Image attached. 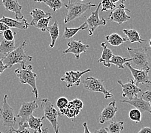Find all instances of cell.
<instances>
[{
	"instance_id": "cell-1",
	"label": "cell",
	"mask_w": 151,
	"mask_h": 133,
	"mask_svg": "<svg viewBox=\"0 0 151 133\" xmlns=\"http://www.w3.org/2000/svg\"><path fill=\"white\" fill-rule=\"evenodd\" d=\"M27 46V42L23 41L19 47L14 50L8 55L3 56L1 58L3 63L8 69L12 67L16 64H21L22 69H25V63L32 62V56L28 55L25 51V48Z\"/></svg>"
},
{
	"instance_id": "cell-2",
	"label": "cell",
	"mask_w": 151,
	"mask_h": 133,
	"mask_svg": "<svg viewBox=\"0 0 151 133\" xmlns=\"http://www.w3.org/2000/svg\"><path fill=\"white\" fill-rule=\"evenodd\" d=\"M64 5L67 9V13L64 20V23L65 24L78 19L87 10L96 6L95 4H93L91 2H80L78 1L74 3H68Z\"/></svg>"
},
{
	"instance_id": "cell-3",
	"label": "cell",
	"mask_w": 151,
	"mask_h": 133,
	"mask_svg": "<svg viewBox=\"0 0 151 133\" xmlns=\"http://www.w3.org/2000/svg\"><path fill=\"white\" fill-rule=\"evenodd\" d=\"M41 107L43 110V117L47 119L52 125L55 133H60L58 117L61 115L59 111L57 110L54 105L48 98H44L41 100Z\"/></svg>"
},
{
	"instance_id": "cell-4",
	"label": "cell",
	"mask_w": 151,
	"mask_h": 133,
	"mask_svg": "<svg viewBox=\"0 0 151 133\" xmlns=\"http://www.w3.org/2000/svg\"><path fill=\"white\" fill-rule=\"evenodd\" d=\"M33 67L32 65H28L25 69H17L14 70L17 78L19 79L21 83L28 84L32 88V93H34L35 99H38L39 93L36 86L37 74L33 71Z\"/></svg>"
},
{
	"instance_id": "cell-5",
	"label": "cell",
	"mask_w": 151,
	"mask_h": 133,
	"mask_svg": "<svg viewBox=\"0 0 151 133\" xmlns=\"http://www.w3.org/2000/svg\"><path fill=\"white\" fill-rule=\"evenodd\" d=\"M84 88L89 92L102 93L104 95V98L108 99L112 98L113 94L111 91H108L104 85V81L100 79L94 77L86 78L83 82Z\"/></svg>"
},
{
	"instance_id": "cell-6",
	"label": "cell",
	"mask_w": 151,
	"mask_h": 133,
	"mask_svg": "<svg viewBox=\"0 0 151 133\" xmlns=\"http://www.w3.org/2000/svg\"><path fill=\"white\" fill-rule=\"evenodd\" d=\"M0 121L5 127H14L16 124V117L14 114V110L7 102V95L3 97L2 106L0 107Z\"/></svg>"
},
{
	"instance_id": "cell-7",
	"label": "cell",
	"mask_w": 151,
	"mask_h": 133,
	"mask_svg": "<svg viewBox=\"0 0 151 133\" xmlns=\"http://www.w3.org/2000/svg\"><path fill=\"white\" fill-rule=\"evenodd\" d=\"M125 65H126V67L130 70L136 85L138 86L139 84H151V81L150 80L149 77V72L150 69L149 66L142 68V69H137L133 67L129 62L125 63Z\"/></svg>"
},
{
	"instance_id": "cell-8",
	"label": "cell",
	"mask_w": 151,
	"mask_h": 133,
	"mask_svg": "<svg viewBox=\"0 0 151 133\" xmlns=\"http://www.w3.org/2000/svg\"><path fill=\"white\" fill-rule=\"evenodd\" d=\"M127 51L132 58V62L139 69H142L149 66V61L147 59L145 49L142 48H127Z\"/></svg>"
},
{
	"instance_id": "cell-9",
	"label": "cell",
	"mask_w": 151,
	"mask_h": 133,
	"mask_svg": "<svg viewBox=\"0 0 151 133\" xmlns=\"http://www.w3.org/2000/svg\"><path fill=\"white\" fill-rule=\"evenodd\" d=\"M89 72H91L90 69H88L83 71H67L60 78V81L66 83V86L68 88L72 87L73 86L78 87L81 84V79L82 75Z\"/></svg>"
},
{
	"instance_id": "cell-10",
	"label": "cell",
	"mask_w": 151,
	"mask_h": 133,
	"mask_svg": "<svg viewBox=\"0 0 151 133\" xmlns=\"http://www.w3.org/2000/svg\"><path fill=\"white\" fill-rule=\"evenodd\" d=\"M126 12H131V10L126 8L123 3H120L109 14L108 19L111 22L122 24L130 20L131 17L128 16Z\"/></svg>"
},
{
	"instance_id": "cell-11",
	"label": "cell",
	"mask_w": 151,
	"mask_h": 133,
	"mask_svg": "<svg viewBox=\"0 0 151 133\" xmlns=\"http://www.w3.org/2000/svg\"><path fill=\"white\" fill-rule=\"evenodd\" d=\"M38 107L39 106L36 100H33V101L28 102H23L21 104L18 114L16 116V117L19 118L21 119L19 124L21 125L27 124L28 118L35 110L38 109Z\"/></svg>"
},
{
	"instance_id": "cell-12",
	"label": "cell",
	"mask_w": 151,
	"mask_h": 133,
	"mask_svg": "<svg viewBox=\"0 0 151 133\" xmlns=\"http://www.w3.org/2000/svg\"><path fill=\"white\" fill-rule=\"evenodd\" d=\"M100 6H101V2L99 3L97 5L96 9L94 12H92L91 15L88 18H87L86 22L88 24V26L89 28V35L91 37L94 31L97 28L100 26H105L107 24L106 19L104 18H102L101 19L99 18V12Z\"/></svg>"
},
{
	"instance_id": "cell-13",
	"label": "cell",
	"mask_w": 151,
	"mask_h": 133,
	"mask_svg": "<svg viewBox=\"0 0 151 133\" xmlns=\"http://www.w3.org/2000/svg\"><path fill=\"white\" fill-rule=\"evenodd\" d=\"M117 83L122 88V97L131 100L135 97H137L138 93L142 92V89L136 85L134 80H129L126 83H123L121 80H118Z\"/></svg>"
},
{
	"instance_id": "cell-14",
	"label": "cell",
	"mask_w": 151,
	"mask_h": 133,
	"mask_svg": "<svg viewBox=\"0 0 151 133\" xmlns=\"http://www.w3.org/2000/svg\"><path fill=\"white\" fill-rule=\"evenodd\" d=\"M67 45L68 48L64 50L63 55H65L68 53L73 54L76 60L80 58L81 54L87 52L88 49L89 48V46L88 44H83L81 41H70L67 43Z\"/></svg>"
},
{
	"instance_id": "cell-15",
	"label": "cell",
	"mask_w": 151,
	"mask_h": 133,
	"mask_svg": "<svg viewBox=\"0 0 151 133\" xmlns=\"http://www.w3.org/2000/svg\"><path fill=\"white\" fill-rule=\"evenodd\" d=\"M83 106V102L81 100L75 99L69 102L66 108L60 110L59 112L61 115H64L69 118H73L80 113Z\"/></svg>"
},
{
	"instance_id": "cell-16",
	"label": "cell",
	"mask_w": 151,
	"mask_h": 133,
	"mask_svg": "<svg viewBox=\"0 0 151 133\" xmlns=\"http://www.w3.org/2000/svg\"><path fill=\"white\" fill-rule=\"evenodd\" d=\"M116 104V100H112L103 109L99 117V123L100 124H103L113 119L118 111Z\"/></svg>"
},
{
	"instance_id": "cell-17",
	"label": "cell",
	"mask_w": 151,
	"mask_h": 133,
	"mask_svg": "<svg viewBox=\"0 0 151 133\" xmlns=\"http://www.w3.org/2000/svg\"><path fill=\"white\" fill-rule=\"evenodd\" d=\"M2 3L6 10L15 14L16 19L21 20L24 19V16L21 12L23 7L17 0H2Z\"/></svg>"
},
{
	"instance_id": "cell-18",
	"label": "cell",
	"mask_w": 151,
	"mask_h": 133,
	"mask_svg": "<svg viewBox=\"0 0 151 133\" xmlns=\"http://www.w3.org/2000/svg\"><path fill=\"white\" fill-rule=\"evenodd\" d=\"M0 23H4L9 28H14L22 30L28 29L29 26V23H28L27 19H23L21 20H17L16 19H12V18L5 17L4 16H3L0 19Z\"/></svg>"
},
{
	"instance_id": "cell-19",
	"label": "cell",
	"mask_w": 151,
	"mask_h": 133,
	"mask_svg": "<svg viewBox=\"0 0 151 133\" xmlns=\"http://www.w3.org/2000/svg\"><path fill=\"white\" fill-rule=\"evenodd\" d=\"M120 102L122 103H127L130 105L134 107L136 109L139 110L141 112L147 111L151 113V106L149 102H146L142 97H135L131 100H121Z\"/></svg>"
},
{
	"instance_id": "cell-20",
	"label": "cell",
	"mask_w": 151,
	"mask_h": 133,
	"mask_svg": "<svg viewBox=\"0 0 151 133\" xmlns=\"http://www.w3.org/2000/svg\"><path fill=\"white\" fill-rule=\"evenodd\" d=\"M102 48V53L100 58L99 59L98 62L99 63H102L103 65L106 67H111V64L110 63V60L113 55L112 51L107 48L106 42H102L100 44Z\"/></svg>"
},
{
	"instance_id": "cell-21",
	"label": "cell",
	"mask_w": 151,
	"mask_h": 133,
	"mask_svg": "<svg viewBox=\"0 0 151 133\" xmlns=\"http://www.w3.org/2000/svg\"><path fill=\"white\" fill-rule=\"evenodd\" d=\"M45 118L43 117L37 118L32 115L27 121L28 127L33 130L34 133H41L42 132V127L43 126L42 121Z\"/></svg>"
},
{
	"instance_id": "cell-22",
	"label": "cell",
	"mask_w": 151,
	"mask_h": 133,
	"mask_svg": "<svg viewBox=\"0 0 151 133\" xmlns=\"http://www.w3.org/2000/svg\"><path fill=\"white\" fill-rule=\"evenodd\" d=\"M123 33L126 35L127 39L130 43H139L142 44L145 41L143 40L141 37L138 31L136 29H124L122 30Z\"/></svg>"
},
{
	"instance_id": "cell-23",
	"label": "cell",
	"mask_w": 151,
	"mask_h": 133,
	"mask_svg": "<svg viewBox=\"0 0 151 133\" xmlns=\"http://www.w3.org/2000/svg\"><path fill=\"white\" fill-rule=\"evenodd\" d=\"M29 14L32 17V20L30 24L33 26H35L38 21L42 18L48 17L51 16L50 13H45L43 10L37 8H35L34 10H32Z\"/></svg>"
},
{
	"instance_id": "cell-24",
	"label": "cell",
	"mask_w": 151,
	"mask_h": 133,
	"mask_svg": "<svg viewBox=\"0 0 151 133\" xmlns=\"http://www.w3.org/2000/svg\"><path fill=\"white\" fill-rule=\"evenodd\" d=\"M88 24L86 22H84L83 24H82L78 28H64V31L63 37L65 39H69L73 37L79 31L81 30H85L88 29Z\"/></svg>"
},
{
	"instance_id": "cell-25",
	"label": "cell",
	"mask_w": 151,
	"mask_h": 133,
	"mask_svg": "<svg viewBox=\"0 0 151 133\" xmlns=\"http://www.w3.org/2000/svg\"><path fill=\"white\" fill-rule=\"evenodd\" d=\"M106 41L109 44L114 47H118L123 44L124 42L127 41V38L122 37L120 35L116 33H113L106 37Z\"/></svg>"
},
{
	"instance_id": "cell-26",
	"label": "cell",
	"mask_w": 151,
	"mask_h": 133,
	"mask_svg": "<svg viewBox=\"0 0 151 133\" xmlns=\"http://www.w3.org/2000/svg\"><path fill=\"white\" fill-rule=\"evenodd\" d=\"M48 31L50 33V37H51V44H50V47L51 48H53L55 46L56 41L59 36V24L57 21H55L52 26L48 27Z\"/></svg>"
},
{
	"instance_id": "cell-27",
	"label": "cell",
	"mask_w": 151,
	"mask_h": 133,
	"mask_svg": "<svg viewBox=\"0 0 151 133\" xmlns=\"http://www.w3.org/2000/svg\"><path fill=\"white\" fill-rule=\"evenodd\" d=\"M16 49L15 41H7L3 39L0 42V53L3 54L5 56L13 51Z\"/></svg>"
},
{
	"instance_id": "cell-28",
	"label": "cell",
	"mask_w": 151,
	"mask_h": 133,
	"mask_svg": "<svg viewBox=\"0 0 151 133\" xmlns=\"http://www.w3.org/2000/svg\"><path fill=\"white\" fill-rule=\"evenodd\" d=\"M132 58H123L121 56L118 55H113L112 58L110 60V63L111 65H116L119 69H124V65L127 62H131Z\"/></svg>"
},
{
	"instance_id": "cell-29",
	"label": "cell",
	"mask_w": 151,
	"mask_h": 133,
	"mask_svg": "<svg viewBox=\"0 0 151 133\" xmlns=\"http://www.w3.org/2000/svg\"><path fill=\"white\" fill-rule=\"evenodd\" d=\"M124 122L123 121L111 120L106 128L109 133H121V131L124 129Z\"/></svg>"
},
{
	"instance_id": "cell-30",
	"label": "cell",
	"mask_w": 151,
	"mask_h": 133,
	"mask_svg": "<svg viewBox=\"0 0 151 133\" xmlns=\"http://www.w3.org/2000/svg\"><path fill=\"white\" fill-rule=\"evenodd\" d=\"M42 2L50 7L53 10V12H56L57 10L62 8L63 5L61 0H42Z\"/></svg>"
},
{
	"instance_id": "cell-31",
	"label": "cell",
	"mask_w": 151,
	"mask_h": 133,
	"mask_svg": "<svg viewBox=\"0 0 151 133\" xmlns=\"http://www.w3.org/2000/svg\"><path fill=\"white\" fill-rule=\"evenodd\" d=\"M52 18V16H50L48 17H45L42 18L41 20H39L36 25L34 27H36L38 29L40 30L42 32H45L48 31V24L50 23V21L51 20Z\"/></svg>"
},
{
	"instance_id": "cell-32",
	"label": "cell",
	"mask_w": 151,
	"mask_h": 133,
	"mask_svg": "<svg viewBox=\"0 0 151 133\" xmlns=\"http://www.w3.org/2000/svg\"><path fill=\"white\" fill-rule=\"evenodd\" d=\"M129 117L132 121L136 123H141L142 115V112L138 109H132L129 113Z\"/></svg>"
},
{
	"instance_id": "cell-33",
	"label": "cell",
	"mask_w": 151,
	"mask_h": 133,
	"mask_svg": "<svg viewBox=\"0 0 151 133\" xmlns=\"http://www.w3.org/2000/svg\"><path fill=\"white\" fill-rule=\"evenodd\" d=\"M101 12H106L107 10H113L116 7V4L111 2L110 0H102L101 2Z\"/></svg>"
},
{
	"instance_id": "cell-34",
	"label": "cell",
	"mask_w": 151,
	"mask_h": 133,
	"mask_svg": "<svg viewBox=\"0 0 151 133\" xmlns=\"http://www.w3.org/2000/svg\"><path fill=\"white\" fill-rule=\"evenodd\" d=\"M9 132L10 133H12V132H15V133H32L30 131V129L28 127L27 124H24V125H21L19 124V128L15 129L14 127L10 128Z\"/></svg>"
},
{
	"instance_id": "cell-35",
	"label": "cell",
	"mask_w": 151,
	"mask_h": 133,
	"mask_svg": "<svg viewBox=\"0 0 151 133\" xmlns=\"http://www.w3.org/2000/svg\"><path fill=\"white\" fill-rule=\"evenodd\" d=\"M68 103H69V101H68V100L66 97H59L57 100V102H56L57 106L59 109V110L66 108Z\"/></svg>"
},
{
	"instance_id": "cell-36",
	"label": "cell",
	"mask_w": 151,
	"mask_h": 133,
	"mask_svg": "<svg viewBox=\"0 0 151 133\" xmlns=\"http://www.w3.org/2000/svg\"><path fill=\"white\" fill-rule=\"evenodd\" d=\"M3 37L7 41H14V37L16 35V32H13L10 29H8L3 31Z\"/></svg>"
},
{
	"instance_id": "cell-37",
	"label": "cell",
	"mask_w": 151,
	"mask_h": 133,
	"mask_svg": "<svg viewBox=\"0 0 151 133\" xmlns=\"http://www.w3.org/2000/svg\"><path fill=\"white\" fill-rule=\"evenodd\" d=\"M142 98L146 102H149L151 106V89L147 90L143 92L142 95Z\"/></svg>"
},
{
	"instance_id": "cell-38",
	"label": "cell",
	"mask_w": 151,
	"mask_h": 133,
	"mask_svg": "<svg viewBox=\"0 0 151 133\" xmlns=\"http://www.w3.org/2000/svg\"><path fill=\"white\" fill-rule=\"evenodd\" d=\"M7 69H8V67H7L6 65H5V64L3 63L2 59H0V75H1L3 72Z\"/></svg>"
},
{
	"instance_id": "cell-39",
	"label": "cell",
	"mask_w": 151,
	"mask_h": 133,
	"mask_svg": "<svg viewBox=\"0 0 151 133\" xmlns=\"http://www.w3.org/2000/svg\"><path fill=\"white\" fill-rule=\"evenodd\" d=\"M137 133H151V127H142Z\"/></svg>"
},
{
	"instance_id": "cell-40",
	"label": "cell",
	"mask_w": 151,
	"mask_h": 133,
	"mask_svg": "<svg viewBox=\"0 0 151 133\" xmlns=\"http://www.w3.org/2000/svg\"><path fill=\"white\" fill-rule=\"evenodd\" d=\"M145 53H146L147 57V59H148L149 62L151 63V48H150L149 47L145 49Z\"/></svg>"
},
{
	"instance_id": "cell-41",
	"label": "cell",
	"mask_w": 151,
	"mask_h": 133,
	"mask_svg": "<svg viewBox=\"0 0 151 133\" xmlns=\"http://www.w3.org/2000/svg\"><path fill=\"white\" fill-rule=\"evenodd\" d=\"M93 133H109L107 130L106 129V127H101L99 129H97V130H95Z\"/></svg>"
},
{
	"instance_id": "cell-42",
	"label": "cell",
	"mask_w": 151,
	"mask_h": 133,
	"mask_svg": "<svg viewBox=\"0 0 151 133\" xmlns=\"http://www.w3.org/2000/svg\"><path fill=\"white\" fill-rule=\"evenodd\" d=\"M82 126H83V127H84V132L83 133H91L89 130V129L88 127V124L86 122H84L83 124H82Z\"/></svg>"
},
{
	"instance_id": "cell-43",
	"label": "cell",
	"mask_w": 151,
	"mask_h": 133,
	"mask_svg": "<svg viewBox=\"0 0 151 133\" xmlns=\"http://www.w3.org/2000/svg\"><path fill=\"white\" fill-rule=\"evenodd\" d=\"M48 128H45L42 129V132L41 133H48Z\"/></svg>"
},
{
	"instance_id": "cell-44",
	"label": "cell",
	"mask_w": 151,
	"mask_h": 133,
	"mask_svg": "<svg viewBox=\"0 0 151 133\" xmlns=\"http://www.w3.org/2000/svg\"><path fill=\"white\" fill-rule=\"evenodd\" d=\"M110 1H111V2H113V3H114V4H116V3H118V2H119L120 1H121V0H110Z\"/></svg>"
},
{
	"instance_id": "cell-45",
	"label": "cell",
	"mask_w": 151,
	"mask_h": 133,
	"mask_svg": "<svg viewBox=\"0 0 151 133\" xmlns=\"http://www.w3.org/2000/svg\"><path fill=\"white\" fill-rule=\"evenodd\" d=\"M149 48H151V38L149 39Z\"/></svg>"
},
{
	"instance_id": "cell-46",
	"label": "cell",
	"mask_w": 151,
	"mask_h": 133,
	"mask_svg": "<svg viewBox=\"0 0 151 133\" xmlns=\"http://www.w3.org/2000/svg\"><path fill=\"white\" fill-rule=\"evenodd\" d=\"M35 2H38V3H41L42 2V0H34Z\"/></svg>"
},
{
	"instance_id": "cell-47",
	"label": "cell",
	"mask_w": 151,
	"mask_h": 133,
	"mask_svg": "<svg viewBox=\"0 0 151 133\" xmlns=\"http://www.w3.org/2000/svg\"><path fill=\"white\" fill-rule=\"evenodd\" d=\"M68 3L71 2V0H67ZM77 1H84V0H77Z\"/></svg>"
},
{
	"instance_id": "cell-48",
	"label": "cell",
	"mask_w": 151,
	"mask_h": 133,
	"mask_svg": "<svg viewBox=\"0 0 151 133\" xmlns=\"http://www.w3.org/2000/svg\"><path fill=\"white\" fill-rule=\"evenodd\" d=\"M125 1H126V0H121V3H123Z\"/></svg>"
},
{
	"instance_id": "cell-49",
	"label": "cell",
	"mask_w": 151,
	"mask_h": 133,
	"mask_svg": "<svg viewBox=\"0 0 151 133\" xmlns=\"http://www.w3.org/2000/svg\"><path fill=\"white\" fill-rule=\"evenodd\" d=\"M2 34V31H0V35H1Z\"/></svg>"
},
{
	"instance_id": "cell-50",
	"label": "cell",
	"mask_w": 151,
	"mask_h": 133,
	"mask_svg": "<svg viewBox=\"0 0 151 133\" xmlns=\"http://www.w3.org/2000/svg\"><path fill=\"white\" fill-rule=\"evenodd\" d=\"M0 133H5V132H1V131H0ZM8 133H10V132H8Z\"/></svg>"
}]
</instances>
